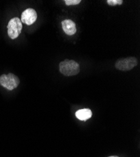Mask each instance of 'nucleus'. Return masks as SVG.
I'll use <instances>...</instances> for the list:
<instances>
[{"instance_id":"9d476101","label":"nucleus","mask_w":140,"mask_h":157,"mask_svg":"<svg viewBox=\"0 0 140 157\" xmlns=\"http://www.w3.org/2000/svg\"><path fill=\"white\" fill-rule=\"evenodd\" d=\"M109 157H119V156H109Z\"/></svg>"},{"instance_id":"0eeeda50","label":"nucleus","mask_w":140,"mask_h":157,"mask_svg":"<svg viewBox=\"0 0 140 157\" xmlns=\"http://www.w3.org/2000/svg\"><path fill=\"white\" fill-rule=\"evenodd\" d=\"M93 116V113L90 109H79L75 113V116L77 118L81 121H85L90 119Z\"/></svg>"},{"instance_id":"7ed1b4c3","label":"nucleus","mask_w":140,"mask_h":157,"mask_svg":"<svg viewBox=\"0 0 140 157\" xmlns=\"http://www.w3.org/2000/svg\"><path fill=\"white\" fill-rule=\"evenodd\" d=\"M19 84V78L14 74L9 73L0 76V85L9 90H12L17 88Z\"/></svg>"},{"instance_id":"20e7f679","label":"nucleus","mask_w":140,"mask_h":157,"mask_svg":"<svg viewBox=\"0 0 140 157\" xmlns=\"http://www.w3.org/2000/svg\"><path fill=\"white\" fill-rule=\"evenodd\" d=\"M138 64L137 59L134 57H129L118 59L115 63L118 70L121 71H128L133 69Z\"/></svg>"},{"instance_id":"1a4fd4ad","label":"nucleus","mask_w":140,"mask_h":157,"mask_svg":"<svg viewBox=\"0 0 140 157\" xmlns=\"http://www.w3.org/2000/svg\"><path fill=\"white\" fill-rule=\"evenodd\" d=\"M81 2V0H66L65 3L67 6H72L79 5Z\"/></svg>"},{"instance_id":"6e6552de","label":"nucleus","mask_w":140,"mask_h":157,"mask_svg":"<svg viewBox=\"0 0 140 157\" xmlns=\"http://www.w3.org/2000/svg\"><path fill=\"white\" fill-rule=\"evenodd\" d=\"M107 3L111 6H116V5H121L123 3V0H107L106 1Z\"/></svg>"},{"instance_id":"39448f33","label":"nucleus","mask_w":140,"mask_h":157,"mask_svg":"<svg viewBox=\"0 0 140 157\" xmlns=\"http://www.w3.org/2000/svg\"><path fill=\"white\" fill-rule=\"evenodd\" d=\"M37 19V13L33 8L25 10L21 14V21L27 25H31L34 23Z\"/></svg>"},{"instance_id":"f257e3e1","label":"nucleus","mask_w":140,"mask_h":157,"mask_svg":"<svg viewBox=\"0 0 140 157\" xmlns=\"http://www.w3.org/2000/svg\"><path fill=\"white\" fill-rule=\"evenodd\" d=\"M59 71L66 76L75 75L80 72L79 64L73 60L66 59L59 64Z\"/></svg>"},{"instance_id":"423d86ee","label":"nucleus","mask_w":140,"mask_h":157,"mask_svg":"<svg viewBox=\"0 0 140 157\" xmlns=\"http://www.w3.org/2000/svg\"><path fill=\"white\" fill-rule=\"evenodd\" d=\"M62 27L63 32L67 35L72 36L77 32V28H76L75 22L70 19L63 20L62 21Z\"/></svg>"},{"instance_id":"f03ea898","label":"nucleus","mask_w":140,"mask_h":157,"mask_svg":"<svg viewBox=\"0 0 140 157\" xmlns=\"http://www.w3.org/2000/svg\"><path fill=\"white\" fill-rule=\"evenodd\" d=\"M8 35L11 39H16L21 34L23 25L21 20L18 17L11 18L7 25Z\"/></svg>"}]
</instances>
